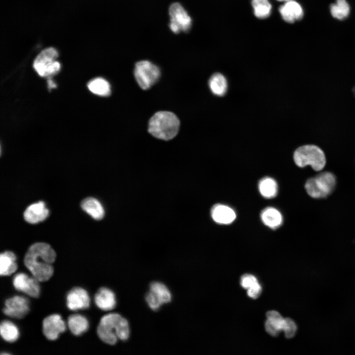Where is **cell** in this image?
I'll return each mask as SVG.
<instances>
[{"mask_svg":"<svg viewBox=\"0 0 355 355\" xmlns=\"http://www.w3.org/2000/svg\"><path fill=\"white\" fill-rule=\"evenodd\" d=\"M56 257L55 251L49 244L37 242L29 248L24 263L33 277L39 282H43L52 276L54 268L52 264Z\"/></svg>","mask_w":355,"mask_h":355,"instance_id":"1","label":"cell"},{"mask_svg":"<svg viewBox=\"0 0 355 355\" xmlns=\"http://www.w3.org/2000/svg\"><path fill=\"white\" fill-rule=\"evenodd\" d=\"M99 338L104 343L114 345L118 340L126 341L130 335L128 320L118 313H109L100 320L97 329Z\"/></svg>","mask_w":355,"mask_h":355,"instance_id":"2","label":"cell"},{"mask_svg":"<svg viewBox=\"0 0 355 355\" xmlns=\"http://www.w3.org/2000/svg\"><path fill=\"white\" fill-rule=\"evenodd\" d=\"M179 125V120L174 113L160 111L155 113L150 119L148 130L154 137L168 141L177 135Z\"/></svg>","mask_w":355,"mask_h":355,"instance_id":"3","label":"cell"},{"mask_svg":"<svg viewBox=\"0 0 355 355\" xmlns=\"http://www.w3.org/2000/svg\"><path fill=\"white\" fill-rule=\"evenodd\" d=\"M295 163L299 167L310 165L316 171L325 166L326 158L323 151L318 146L307 144L299 147L293 154Z\"/></svg>","mask_w":355,"mask_h":355,"instance_id":"4","label":"cell"},{"mask_svg":"<svg viewBox=\"0 0 355 355\" xmlns=\"http://www.w3.org/2000/svg\"><path fill=\"white\" fill-rule=\"evenodd\" d=\"M336 178L331 173L324 172L310 178L305 183L307 193L314 198H323L329 195L334 190Z\"/></svg>","mask_w":355,"mask_h":355,"instance_id":"5","label":"cell"},{"mask_svg":"<svg viewBox=\"0 0 355 355\" xmlns=\"http://www.w3.org/2000/svg\"><path fill=\"white\" fill-rule=\"evenodd\" d=\"M58 57V52L54 48H47L36 56L33 63V67L40 76H51L60 70V64L56 60Z\"/></svg>","mask_w":355,"mask_h":355,"instance_id":"6","label":"cell"},{"mask_svg":"<svg viewBox=\"0 0 355 355\" xmlns=\"http://www.w3.org/2000/svg\"><path fill=\"white\" fill-rule=\"evenodd\" d=\"M134 75L140 87L147 90L158 81L160 71L157 66L150 61L142 60L135 65Z\"/></svg>","mask_w":355,"mask_h":355,"instance_id":"7","label":"cell"},{"mask_svg":"<svg viewBox=\"0 0 355 355\" xmlns=\"http://www.w3.org/2000/svg\"><path fill=\"white\" fill-rule=\"evenodd\" d=\"M169 13L170 17L169 28L174 33L189 31L192 25V19L180 3L174 2L171 4Z\"/></svg>","mask_w":355,"mask_h":355,"instance_id":"8","label":"cell"},{"mask_svg":"<svg viewBox=\"0 0 355 355\" xmlns=\"http://www.w3.org/2000/svg\"><path fill=\"white\" fill-rule=\"evenodd\" d=\"M4 303L3 314L12 318L22 319L30 311L29 300L23 296H14L6 299Z\"/></svg>","mask_w":355,"mask_h":355,"instance_id":"9","label":"cell"},{"mask_svg":"<svg viewBox=\"0 0 355 355\" xmlns=\"http://www.w3.org/2000/svg\"><path fill=\"white\" fill-rule=\"evenodd\" d=\"M38 282L34 277H30L24 273L17 274L13 279V285L16 289L34 298H37L39 296Z\"/></svg>","mask_w":355,"mask_h":355,"instance_id":"10","label":"cell"},{"mask_svg":"<svg viewBox=\"0 0 355 355\" xmlns=\"http://www.w3.org/2000/svg\"><path fill=\"white\" fill-rule=\"evenodd\" d=\"M66 326L61 316L53 314L46 317L42 322V331L45 337L49 340H56L60 333L65 331Z\"/></svg>","mask_w":355,"mask_h":355,"instance_id":"11","label":"cell"},{"mask_svg":"<svg viewBox=\"0 0 355 355\" xmlns=\"http://www.w3.org/2000/svg\"><path fill=\"white\" fill-rule=\"evenodd\" d=\"M67 305L72 311L85 309L90 306V300L88 292L84 288L75 287L67 294Z\"/></svg>","mask_w":355,"mask_h":355,"instance_id":"12","label":"cell"},{"mask_svg":"<svg viewBox=\"0 0 355 355\" xmlns=\"http://www.w3.org/2000/svg\"><path fill=\"white\" fill-rule=\"evenodd\" d=\"M49 214L44 202L39 201L29 206L24 213V218L28 223L35 224L45 220Z\"/></svg>","mask_w":355,"mask_h":355,"instance_id":"13","label":"cell"},{"mask_svg":"<svg viewBox=\"0 0 355 355\" xmlns=\"http://www.w3.org/2000/svg\"><path fill=\"white\" fill-rule=\"evenodd\" d=\"M94 300L100 309L108 311L113 309L116 305V296L114 292L107 287H101L95 295Z\"/></svg>","mask_w":355,"mask_h":355,"instance_id":"14","label":"cell"},{"mask_svg":"<svg viewBox=\"0 0 355 355\" xmlns=\"http://www.w3.org/2000/svg\"><path fill=\"white\" fill-rule=\"evenodd\" d=\"M283 19L288 23H293L300 20L303 16V9L301 5L293 0L285 1L279 8Z\"/></svg>","mask_w":355,"mask_h":355,"instance_id":"15","label":"cell"},{"mask_svg":"<svg viewBox=\"0 0 355 355\" xmlns=\"http://www.w3.org/2000/svg\"><path fill=\"white\" fill-rule=\"evenodd\" d=\"M211 213L213 220L216 223L222 224L232 223L236 217L235 212L232 208L222 204L214 205Z\"/></svg>","mask_w":355,"mask_h":355,"instance_id":"16","label":"cell"},{"mask_svg":"<svg viewBox=\"0 0 355 355\" xmlns=\"http://www.w3.org/2000/svg\"><path fill=\"white\" fill-rule=\"evenodd\" d=\"M83 210L94 219L99 220L103 218L105 210L101 203L93 197H87L83 200L80 204Z\"/></svg>","mask_w":355,"mask_h":355,"instance_id":"17","label":"cell"},{"mask_svg":"<svg viewBox=\"0 0 355 355\" xmlns=\"http://www.w3.org/2000/svg\"><path fill=\"white\" fill-rule=\"evenodd\" d=\"M15 254L10 251H5L0 255V274L9 276L14 273L17 269Z\"/></svg>","mask_w":355,"mask_h":355,"instance_id":"18","label":"cell"},{"mask_svg":"<svg viewBox=\"0 0 355 355\" xmlns=\"http://www.w3.org/2000/svg\"><path fill=\"white\" fill-rule=\"evenodd\" d=\"M68 325L71 332L79 336L86 332L89 327L87 319L80 315H72L68 318Z\"/></svg>","mask_w":355,"mask_h":355,"instance_id":"19","label":"cell"},{"mask_svg":"<svg viewBox=\"0 0 355 355\" xmlns=\"http://www.w3.org/2000/svg\"><path fill=\"white\" fill-rule=\"evenodd\" d=\"M261 218L263 222L271 228L278 227L283 222L281 213L277 209L272 207H268L264 209L261 213Z\"/></svg>","mask_w":355,"mask_h":355,"instance_id":"20","label":"cell"},{"mask_svg":"<svg viewBox=\"0 0 355 355\" xmlns=\"http://www.w3.org/2000/svg\"><path fill=\"white\" fill-rule=\"evenodd\" d=\"M149 290L152 292L162 305L171 302L172 295L169 288L159 282H153L149 284Z\"/></svg>","mask_w":355,"mask_h":355,"instance_id":"21","label":"cell"},{"mask_svg":"<svg viewBox=\"0 0 355 355\" xmlns=\"http://www.w3.org/2000/svg\"><path fill=\"white\" fill-rule=\"evenodd\" d=\"M209 86L212 92L215 95L222 96L227 90V82L225 76L219 73L213 74L210 78Z\"/></svg>","mask_w":355,"mask_h":355,"instance_id":"22","label":"cell"},{"mask_svg":"<svg viewBox=\"0 0 355 355\" xmlns=\"http://www.w3.org/2000/svg\"><path fill=\"white\" fill-rule=\"evenodd\" d=\"M0 334L4 340L10 343L16 341L19 337L17 327L12 322L6 320L0 323Z\"/></svg>","mask_w":355,"mask_h":355,"instance_id":"23","label":"cell"},{"mask_svg":"<svg viewBox=\"0 0 355 355\" xmlns=\"http://www.w3.org/2000/svg\"><path fill=\"white\" fill-rule=\"evenodd\" d=\"M87 86L89 90L95 94L107 96L110 94V86L109 83L103 78L98 77L91 80Z\"/></svg>","mask_w":355,"mask_h":355,"instance_id":"24","label":"cell"},{"mask_svg":"<svg viewBox=\"0 0 355 355\" xmlns=\"http://www.w3.org/2000/svg\"><path fill=\"white\" fill-rule=\"evenodd\" d=\"M258 189L262 196L271 198L275 197L277 195L278 186L276 181L273 178L265 177L259 182Z\"/></svg>","mask_w":355,"mask_h":355,"instance_id":"25","label":"cell"},{"mask_svg":"<svg viewBox=\"0 0 355 355\" xmlns=\"http://www.w3.org/2000/svg\"><path fill=\"white\" fill-rule=\"evenodd\" d=\"M330 10L333 17L338 20H343L349 15L350 7L346 0H336L335 3L331 4Z\"/></svg>","mask_w":355,"mask_h":355,"instance_id":"26","label":"cell"},{"mask_svg":"<svg viewBox=\"0 0 355 355\" xmlns=\"http://www.w3.org/2000/svg\"><path fill=\"white\" fill-rule=\"evenodd\" d=\"M251 4L256 17L264 19L270 15L272 5L268 0H252Z\"/></svg>","mask_w":355,"mask_h":355,"instance_id":"27","label":"cell"},{"mask_svg":"<svg viewBox=\"0 0 355 355\" xmlns=\"http://www.w3.org/2000/svg\"><path fill=\"white\" fill-rule=\"evenodd\" d=\"M267 320L272 323L281 331H283L285 319L276 311H270L266 313Z\"/></svg>","mask_w":355,"mask_h":355,"instance_id":"28","label":"cell"},{"mask_svg":"<svg viewBox=\"0 0 355 355\" xmlns=\"http://www.w3.org/2000/svg\"><path fill=\"white\" fill-rule=\"evenodd\" d=\"M283 331L286 338L290 339L293 338L297 331V325L295 322L290 318H285Z\"/></svg>","mask_w":355,"mask_h":355,"instance_id":"29","label":"cell"},{"mask_svg":"<svg viewBox=\"0 0 355 355\" xmlns=\"http://www.w3.org/2000/svg\"><path fill=\"white\" fill-rule=\"evenodd\" d=\"M145 300L148 307L154 311H157L162 306L160 302L150 290L146 293Z\"/></svg>","mask_w":355,"mask_h":355,"instance_id":"30","label":"cell"},{"mask_svg":"<svg viewBox=\"0 0 355 355\" xmlns=\"http://www.w3.org/2000/svg\"><path fill=\"white\" fill-rule=\"evenodd\" d=\"M256 278L249 274H245L241 278V285L246 289H248L257 283Z\"/></svg>","mask_w":355,"mask_h":355,"instance_id":"31","label":"cell"},{"mask_svg":"<svg viewBox=\"0 0 355 355\" xmlns=\"http://www.w3.org/2000/svg\"><path fill=\"white\" fill-rule=\"evenodd\" d=\"M261 292V286L258 282L255 285L248 289V295L249 297L253 299H256L260 296Z\"/></svg>","mask_w":355,"mask_h":355,"instance_id":"32","label":"cell"},{"mask_svg":"<svg viewBox=\"0 0 355 355\" xmlns=\"http://www.w3.org/2000/svg\"><path fill=\"white\" fill-rule=\"evenodd\" d=\"M265 328L266 331L273 336L278 335L281 331L272 323L267 320L265 323Z\"/></svg>","mask_w":355,"mask_h":355,"instance_id":"33","label":"cell"},{"mask_svg":"<svg viewBox=\"0 0 355 355\" xmlns=\"http://www.w3.org/2000/svg\"><path fill=\"white\" fill-rule=\"evenodd\" d=\"M48 83L49 88L52 89V88H55L56 87V84L51 79L48 80Z\"/></svg>","mask_w":355,"mask_h":355,"instance_id":"34","label":"cell"},{"mask_svg":"<svg viewBox=\"0 0 355 355\" xmlns=\"http://www.w3.org/2000/svg\"><path fill=\"white\" fill-rule=\"evenodd\" d=\"M279 0V1H288V0Z\"/></svg>","mask_w":355,"mask_h":355,"instance_id":"35","label":"cell"}]
</instances>
